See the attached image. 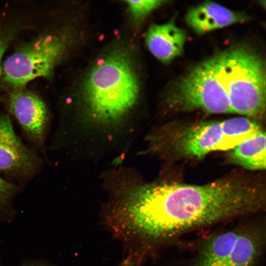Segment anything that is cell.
<instances>
[{
	"instance_id": "obj_1",
	"label": "cell",
	"mask_w": 266,
	"mask_h": 266,
	"mask_svg": "<svg viewBox=\"0 0 266 266\" xmlns=\"http://www.w3.org/2000/svg\"><path fill=\"white\" fill-rule=\"evenodd\" d=\"M265 203L262 185L238 177L203 185L144 183L133 178L119 191L111 218L120 233L158 240L255 212Z\"/></svg>"
},
{
	"instance_id": "obj_2",
	"label": "cell",
	"mask_w": 266,
	"mask_h": 266,
	"mask_svg": "<svg viewBox=\"0 0 266 266\" xmlns=\"http://www.w3.org/2000/svg\"><path fill=\"white\" fill-rule=\"evenodd\" d=\"M140 92L139 79L128 50L121 47L111 50L95 62L80 87L83 123L101 132L117 130L134 108Z\"/></svg>"
},
{
	"instance_id": "obj_3",
	"label": "cell",
	"mask_w": 266,
	"mask_h": 266,
	"mask_svg": "<svg viewBox=\"0 0 266 266\" xmlns=\"http://www.w3.org/2000/svg\"><path fill=\"white\" fill-rule=\"evenodd\" d=\"M262 129L249 118L165 126L149 137L150 150L179 159H200L217 151H230Z\"/></svg>"
},
{
	"instance_id": "obj_4",
	"label": "cell",
	"mask_w": 266,
	"mask_h": 266,
	"mask_svg": "<svg viewBox=\"0 0 266 266\" xmlns=\"http://www.w3.org/2000/svg\"><path fill=\"white\" fill-rule=\"evenodd\" d=\"M217 74L233 113L259 118L266 110V64L262 56L246 44L213 56Z\"/></svg>"
},
{
	"instance_id": "obj_5",
	"label": "cell",
	"mask_w": 266,
	"mask_h": 266,
	"mask_svg": "<svg viewBox=\"0 0 266 266\" xmlns=\"http://www.w3.org/2000/svg\"><path fill=\"white\" fill-rule=\"evenodd\" d=\"M72 35L67 30L41 34L22 44L3 63L4 79L18 90L37 78H49L71 46Z\"/></svg>"
},
{
	"instance_id": "obj_6",
	"label": "cell",
	"mask_w": 266,
	"mask_h": 266,
	"mask_svg": "<svg viewBox=\"0 0 266 266\" xmlns=\"http://www.w3.org/2000/svg\"><path fill=\"white\" fill-rule=\"evenodd\" d=\"M165 102L169 109L175 111L233 113L212 57L175 81L168 91Z\"/></svg>"
},
{
	"instance_id": "obj_7",
	"label": "cell",
	"mask_w": 266,
	"mask_h": 266,
	"mask_svg": "<svg viewBox=\"0 0 266 266\" xmlns=\"http://www.w3.org/2000/svg\"><path fill=\"white\" fill-rule=\"evenodd\" d=\"M261 242L259 235L251 231L221 233L205 242L196 266H254Z\"/></svg>"
},
{
	"instance_id": "obj_8",
	"label": "cell",
	"mask_w": 266,
	"mask_h": 266,
	"mask_svg": "<svg viewBox=\"0 0 266 266\" xmlns=\"http://www.w3.org/2000/svg\"><path fill=\"white\" fill-rule=\"evenodd\" d=\"M36 163L35 155L17 135L9 116L0 115V171L27 175Z\"/></svg>"
},
{
	"instance_id": "obj_9",
	"label": "cell",
	"mask_w": 266,
	"mask_h": 266,
	"mask_svg": "<svg viewBox=\"0 0 266 266\" xmlns=\"http://www.w3.org/2000/svg\"><path fill=\"white\" fill-rule=\"evenodd\" d=\"M8 106L11 114L26 134L34 141H43L48 114L42 100L26 91H15L10 94Z\"/></svg>"
},
{
	"instance_id": "obj_10",
	"label": "cell",
	"mask_w": 266,
	"mask_h": 266,
	"mask_svg": "<svg viewBox=\"0 0 266 266\" xmlns=\"http://www.w3.org/2000/svg\"><path fill=\"white\" fill-rule=\"evenodd\" d=\"M249 19L244 13L232 10L212 1H206L191 8L185 18L188 26L198 34L244 22Z\"/></svg>"
},
{
	"instance_id": "obj_11",
	"label": "cell",
	"mask_w": 266,
	"mask_h": 266,
	"mask_svg": "<svg viewBox=\"0 0 266 266\" xmlns=\"http://www.w3.org/2000/svg\"><path fill=\"white\" fill-rule=\"evenodd\" d=\"M187 37L186 31L170 21L150 26L145 34V42L156 58L167 64L182 54Z\"/></svg>"
},
{
	"instance_id": "obj_12",
	"label": "cell",
	"mask_w": 266,
	"mask_h": 266,
	"mask_svg": "<svg viewBox=\"0 0 266 266\" xmlns=\"http://www.w3.org/2000/svg\"><path fill=\"white\" fill-rule=\"evenodd\" d=\"M266 147V133L261 130L230 150L229 160L248 169H265Z\"/></svg>"
},
{
	"instance_id": "obj_13",
	"label": "cell",
	"mask_w": 266,
	"mask_h": 266,
	"mask_svg": "<svg viewBox=\"0 0 266 266\" xmlns=\"http://www.w3.org/2000/svg\"><path fill=\"white\" fill-rule=\"evenodd\" d=\"M125 4L132 18L140 21L148 17L152 12L168 2L166 0H127Z\"/></svg>"
},
{
	"instance_id": "obj_14",
	"label": "cell",
	"mask_w": 266,
	"mask_h": 266,
	"mask_svg": "<svg viewBox=\"0 0 266 266\" xmlns=\"http://www.w3.org/2000/svg\"><path fill=\"white\" fill-rule=\"evenodd\" d=\"M14 190V185L3 179L0 175V202L10 196Z\"/></svg>"
},
{
	"instance_id": "obj_15",
	"label": "cell",
	"mask_w": 266,
	"mask_h": 266,
	"mask_svg": "<svg viewBox=\"0 0 266 266\" xmlns=\"http://www.w3.org/2000/svg\"><path fill=\"white\" fill-rule=\"evenodd\" d=\"M11 35L12 34L9 31L0 32V75L1 59L11 39Z\"/></svg>"
},
{
	"instance_id": "obj_16",
	"label": "cell",
	"mask_w": 266,
	"mask_h": 266,
	"mask_svg": "<svg viewBox=\"0 0 266 266\" xmlns=\"http://www.w3.org/2000/svg\"><path fill=\"white\" fill-rule=\"evenodd\" d=\"M121 266H134L133 264L131 263H124L123 265Z\"/></svg>"
}]
</instances>
